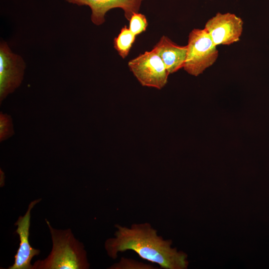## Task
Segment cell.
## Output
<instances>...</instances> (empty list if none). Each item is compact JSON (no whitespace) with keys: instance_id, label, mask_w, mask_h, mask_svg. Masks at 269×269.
<instances>
[{"instance_id":"11","label":"cell","mask_w":269,"mask_h":269,"mask_svg":"<svg viewBox=\"0 0 269 269\" xmlns=\"http://www.w3.org/2000/svg\"><path fill=\"white\" fill-rule=\"evenodd\" d=\"M110 269H155L152 265L138 262L135 260L122 257L120 261L113 264Z\"/></svg>"},{"instance_id":"9","label":"cell","mask_w":269,"mask_h":269,"mask_svg":"<svg viewBox=\"0 0 269 269\" xmlns=\"http://www.w3.org/2000/svg\"><path fill=\"white\" fill-rule=\"evenodd\" d=\"M153 49L162 60L169 74L183 68L187 55V45H178L163 35Z\"/></svg>"},{"instance_id":"13","label":"cell","mask_w":269,"mask_h":269,"mask_svg":"<svg viewBox=\"0 0 269 269\" xmlns=\"http://www.w3.org/2000/svg\"><path fill=\"white\" fill-rule=\"evenodd\" d=\"M14 133L10 117L2 113L0 115V139L3 141L13 135Z\"/></svg>"},{"instance_id":"6","label":"cell","mask_w":269,"mask_h":269,"mask_svg":"<svg viewBox=\"0 0 269 269\" xmlns=\"http://www.w3.org/2000/svg\"><path fill=\"white\" fill-rule=\"evenodd\" d=\"M24 64L22 59L12 52L5 42L0 46V99L2 101L21 83Z\"/></svg>"},{"instance_id":"1","label":"cell","mask_w":269,"mask_h":269,"mask_svg":"<svg viewBox=\"0 0 269 269\" xmlns=\"http://www.w3.org/2000/svg\"><path fill=\"white\" fill-rule=\"evenodd\" d=\"M115 227V237L105 243L107 255L112 259H116L119 253L130 250L161 269L187 268V256L172 248L171 241L159 236L150 223H134L130 227L116 224Z\"/></svg>"},{"instance_id":"7","label":"cell","mask_w":269,"mask_h":269,"mask_svg":"<svg viewBox=\"0 0 269 269\" xmlns=\"http://www.w3.org/2000/svg\"><path fill=\"white\" fill-rule=\"evenodd\" d=\"M40 201L38 199L31 202L24 215L20 216L14 223L17 227L15 233L19 236L20 244L14 256V263L8 269H33L31 260L40 254V250L32 248L29 242L31 211Z\"/></svg>"},{"instance_id":"5","label":"cell","mask_w":269,"mask_h":269,"mask_svg":"<svg viewBox=\"0 0 269 269\" xmlns=\"http://www.w3.org/2000/svg\"><path fill=\"white\" fill-rule=\"evenodd\" d=\"M204 29L216 45H229L240 40L243 21L234 13L218 12L205 23Z\"/></svg>"},{"instance_id":"3","label":"cell","mask_w":269,"mask_h":269,"mask_svg":"<svg viewBox=\"0 0 269 269\" xmlns=\"http://www.w3.org/2000/svg\"><path fill=\"white\" fill-rule=\"evenodd\" d=\"M187 52L183 67L189 74L198 76L217 60V46L204 29L195 28L188 36Z\"/></svg>"},{"instance_id":"4","label":"cell","mask_w":269,"mask_h":269,"mask_svg":"<svg viewBox=\"0 0 269 269\" xmlns=\"http://www.w3.org/2000/svg\"><path fill=\"white\" fill-rule=\"evenodd\" d=\"M128 66L143 86L161 89L167 83L169 73L153 49L129 61Z\"/></svg>"},{"instance_id":"12","label":"cell","mask_w":269,"mask_h":269,"mask_svg":"<svg viewBox=\"0 0 269 269\" xmlns=\"http://www.w3.org/2000/svg\"><path fill=\"white\" fill-rule=\"evenodd\" d=\"M129 29L135 36L146 29L148 22L145 16L139 12L134 13L130 19Z\"/></svg>"},{"instance_id":"10","label":"cell","mask_w":269,"mask_h":269,"mask_svg":"<svg viewBox=\"0 0 269 269\" xmlns=\"http://www.w3.org/2000/svg\"><path fill=\"white\" fill-rule=\"evenodd\" d=\"M135 37L129 28L125 25L118 36L114 39V47L122 58L124 59L128 55Z\"/></svg>"},{"instance_id":"8","label":"cell","mask_w":269,"mask_h":269,"mask_svg":"<svg viewBox=\"0 0 269 269\" xmlns=\"http://www.w3.org/2000/svg\"><path fill=\"white\" fill-rule=\"evenodd\" d=\"M79 6L87 5L90 7L91 19L93 23L100 25L105 21L106 13L114 8H122L125 18L130 20L132 15L139 12L143 0H65Z\"/></svg>"},{"instance_id":"2","label":"cell","mask_w":269,"mask_h":269,"mask_svg":"<svg viewBox=\"0 0 269 269\" xmlns=\"http://www.w3.org/2000/svg\"><path fill=\"white\" fill-rule=\"evenodd\" d=\"M51 236L52 248L43 260L36 261L33 269H87L90 267L83 244L74 236L71 229L57 230L45 219Z\"/></svg>"}]
</instances>
